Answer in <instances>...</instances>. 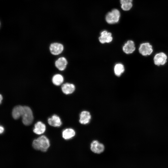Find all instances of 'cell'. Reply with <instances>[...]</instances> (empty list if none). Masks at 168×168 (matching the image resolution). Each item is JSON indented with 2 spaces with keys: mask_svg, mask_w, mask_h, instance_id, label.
<instances>
[{
  "mask_svg": "<svg viewBox=\"0 0 168 168\" xmlns=\"http://www.w3.org/2000/svg\"><path fill=\"white\" fill-rule=\"evenodd\" d=\"M139 53L144 56L150 55L153 51L152 46L149 43L141 44L138 49Z\"/></svg>",
  "mask_w": 168,
  "mask_h": 168,
  "instance_id": "cell-4",
  "label": "cell"
},
{
  "mask_svg": "<svg viewBox=\"0 0 168 168\" xmlns=\"http://www.w3.org/2000/svg\"><path fill=\"white\" fill-rule=\"evenodd\" d=\"M67 63L66 58L64 57H61L56 61L55 66L59 70L63 71L66 68Z\"/></svg>",
  "mask_w": 168,
  "mask_h": 168,
  "instance_id": "cell-11",
  "label": "cell"
},
{
  "mask_svg": "<svg viewBox=\"0 0 168 168\" xmlns=\"http://www.w3.org/2000/svg\"><path fill=\"white\" fill-rule=\"evenodd\" d=\"M0 103L1 104V103L2 102V95L1 94H0Z\"/></svg>",
  "mask_w": 168,
  "mask_h": 168,
  "instance_id": "cell-21",
  "label": "cell"
},
{
  "mask_svg": "<svg viewBox=\"0 0 168 168\" xmlns=\"http://www.w3.org/2000/svg\"><path fill=\"white\" fill-rule=\"evenodd\" d=\"M64 79L63 76L60 74L54 75L52 78L53 83L56 86H59L63 82Z\"/></svg>",
  "mask_w": 168,
  "mask_h": 168,
  "instance_id": "cell-18",
  "label": "cell"
},
{
  "mask_svg": "<svg viewBox=\"0 0 168 168\" xmlns=\"http://www.w3.org/2000/svg\"><path fill=\"white\" fill-rule=\"evenodd\" d=\"M120 16V12L119 10L116 9H114L111 12L107 14L105 16V20L109 24H114L118 22Z\"/></svg>",
  "mask_w": 168,
  "mask_h": 168,
  "instance_id": "cell-3",
  "label": "cell"
},
{
  "mask_svg": "<svg viewBox=\"0 0 168 168\" xmlns=\"http://www.w3.org/2000/svg\"><path fill=\"white\" fill-rule=\"evenodd\" d=\"M99 39L101 43L104 44L111 42L113 38L111 33L104 30L101 33L100 36L99 37Z\"/></svg>",
  "mask_w": 168,
  "mask_h": 168,
  "instance_id": "cell-8",
  "label": "cell"
},
{
  "mask_svg": "<svg viewBox=\"0 0 168 168\" xmlns=\"http://www.w3.org/2000/svg\"><path fill=\"white\" fill-rule=\"evenodd\" d=\"M46 129L45 125L40 121L37 122L35 125L33 132L37 134H41L44 133Z\"/></svg>",
  "mask_w": 168,
  "mask_h": 168,
  "instance_id": "cell-13",
  "label": "cell"
},
{
  "mask_svg": "<svg viewBox=\"0 0 168 168\" xmlns=\"http://www.w3.org/2000/svg\"><path fill=\"white\" fill-rule=\"evenodd\" d=\"M123 51L126 54L133 53L135 50V47L134 42L129 40L125 43L123 47Z\"/></svg>",
  "mask_w": 168,
  "mask_h": 168,
  "instance_id": "cell-10",
  "label": "cell"
},
{
  "mask_svg": "<svg viewBox=\"0 0 168 168\" xmlns=\"http://www.w3.org/2000/svg\"><path fill=\"white\" fill-rule=\"evenodd\" d=\"M48 123L50 125L55 127H59L62 124V122L60 118L56 115H54L48 119Z\"/></svg>",
  "mask_w": 168,
  "mask_h": 168,
  "instance_id": "cell-14",
  "label": "cell"
},
{
  "mask_svg": "<svg viewBox=\"0 0 168 168\" xmlns=\"http://www.w3.org/2000/svg\"><path fill=\"white\" fill-rule=\"evenodd\" d=\"M91 118V115L89 111H83L80 114L79 122L82 124H86L90 122Z\"/></svg>",
  "mask_w": 168,
  "mask_h": 168,
  "instance_id": "cell-9",
  "label": "cell"
},
{
  "mask_svg": "<svg viewBox=\"0 0 168 168\" xmlns=\"http://www.w3.org/2000/svg\"><path fill=\"white\" fill-rule=\"evenodd\" d=\"M114 70L115 75L117 76H120L124 72V68L122 64L117 63L115 65Z\"/></svg>",
  "mask_w": 168,
  "mask_h": 168,
  "instance_id": "cell-19",
  "label": "cell"
},
{
  "mask_svg": "<svg viewBox=\"0 0 168 168\" xmlns=\"http://www.w3.org/2000/svg\"><path fill=\"white\" fill-rule=\"evenodd\" d=\"M21 117L22 122L25 125L28 126L31 124L33 120V116L32 111L29 107L23 106Z\"/></svg>",
  "mask_w": 168,
  "mask_h": 168,
  "instance_id": "cell-2",
  "label": "cell"
},
{
  "mask_svg": "<svg viewBox=\"0 0 168 168\" xmlns=\"http://www.w3.org/2000/svg\"><path fill=\"white\" fill-rule=\"evenodd\" d=\"M90 149L94 153L100 154L104 150L105 147L104 145L99 142L98 141H93L91 144Z\"/></svg>",
  "mask_w": 168,
  "mask_h": 168,
  "instance_id": "cell-5",
  "label": "cell"
},
{
  "mask_svg": "<svg viewBox=\"0 0 168 168\" xmlns=\"http://www.w3.org/2000/svg\"><path fill=\"white\" fill-rule=\"evenodd\" d=\"M74 84L70 83H65L62 85L61 89L63 92L66 95L72 93L75 90Z\"/></svg>",
  "mask_w": 168,
  "mask_h": 168,
  "instance_id": "cell-12",
  "label": "cell"
},
{
  "mask_svg": "<svg viewBox=\"0 0 168 168\" xmlns=\"http://www.w3.org/2000/svg\"><path fill=\"white\" fill-rule=\"evenodd\" d=\"M167 56L163 52H160L156 54L153 58L154 64L157 66L164 65L167 62Z\"/></svg>",
  "mask_w": 168,
  "mask_h": 168,
  "instance_id": "cell-6",
  "label": "cell"
},
{
  "mask_svg": "<svg viewBox=\"0 0 168 168\" xmlns=\"http://www.w3.org/2000/svg\"><path fill=\"white\" fill-rule=\"evenodd\" d=\"M23 109V106L19 105L15 106L12 112L13 118L15 119H17L21 116Z\"/></svg>",
  "mask_w": 168,
  "mask_h": 168,
  "instance_id": "cell-15",
  "label": "cell"
},
{
  "mask_svg": "<svg viewBox=\"0 0 168 168\" xmlns=\"http://www.w3.org/2000/svg\"><path fill=\"white\" fill-rule=\"evenodd\" d=\"M32 146L36 150L46 152L50 146L49 141L45 136L42 135L33 141Z\"/></svg>",
  "mask_w": 168,
  "mask_h": 168,
  "instance_id": "cell-1",
  "label": "cell"
},
{
  "mask_svg": "<svg viewBox=\"0 0 168 168\" xmlns=\"http://www.w3.org/2000/svg\"><path fill=\"white\" fill-rule=\"evenodd\" d=\"M4 130V128H3V127L1 126L0 127V133L1 134L2 133L3 131Z\"/></svg>",
  "mask_w": 168,
  "mask_h": 168,
  "instance_id": "cell-20",
  "label": "cell"
},
{
  "mask_svg": "<svg viewBox=\"0 0 168 168\" xmlns=\"http://www.w3.org/2000/svg\"><path fill=\"white\" fill-rule=\"evenodd\" d=\"M64 47L63 45L58 43L51 44L49 47L51 53L54 55H57L61 54L63 51Z\"/></svg>",
  "mask_w": 168,
  "mask_h": 168,
  "instance_id": "cell-7",
  "label": "cell"
},
{
  "mask_svg": "<svg viewBox=\"0 0 168 168\" xmlns=\"http://www.w3.org/2000/svg\"><path fill=\"white\" fill-rule=\"evenodd\" d=\"M133 0H120L121 8L124 11L130 10L132 7Z\"/></svg>",
  "mask_w": 168,
  "mask_h": 168,
  "instance_id": "cell-17",
  "label": "cell"
},
{
  "mask_svg": "<svg viewBox=\"0 0 168 168\" xmlns=\"http://www.w3.org/2000/svg\"><path fill=\"white\" fill-rule=\"evenodd\" d=\"M75 135V130L71 128H68L64 129L62 132V137L66 140L70 139Z\"/></svg>",
  "mask_w": 168,
  "mask_h": 168,
  "instance_id": "cell-16",
  "label": "cell"
}]
</instances>
